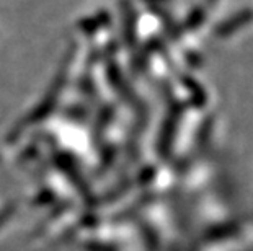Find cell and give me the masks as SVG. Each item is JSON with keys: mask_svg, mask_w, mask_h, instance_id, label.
<instances>
[{"mask_svg": "<svg viewBox=\"0 0 253 251\" xmlns=\"http://www.w3.org/2000/svg\"><path fill=\"white\" fill-rule=\"evenodd\" d=\"M217 0H206V3L209 5V7H214V3H216Z\"/></svg>", "mask_w": 253, "mask_h": 251, "instance_id": "obj_4", "label": "cell"}, {"mask_svg": "<svg viewBox=\"0 0 253 251\" xmlns=\"http://www.w3.org/2000/svg\"><path fill=\"white\" fill-rule=\"evenodd\" d=\"M250 21H253V10L244 8V10H240V12L234 13L232 17L220 21L216 28H214V35H216L217 38H229V36L237 33L240 28L249 25Z\"/></svg>", "mask_w": 253, "mask_h": 251, "instance_id": "obj_1", "label": "cell"}, {"mask_svg": "<svg viewBox=\"0 0 253 251\" xmlns=\"http://www.w3.org/2000/svg\"><path fill=\"white\" fill-rule=\"evenodd\" d=\"M183 83H185V87L190 90V93H191V97H193V105H195L196 108H203V106H206V103H208V93H206V90H204L195 78L185 77V78H183Z\"/></svg>", "mask_w": 253, "mask_h": 251, "instance_id": "obj_2", "label": "cell"}, {"mask_svg": "<svg viewBox=\"0 0 253 251\" xmlns=\"http://www.w3.org/2000/svg\"><path fill=\"white\" fill-rule=\"evenodd\" d=\"M204 20H206V10H204L203 7H196L195 10H191L190 15H188L186 28L195 30V28H198V26L203 23Z\"/></svg>", "mask_w": 253, "mask_h": 251, "instance_id": "obj_3", "label": "cell"}]
</instances>
